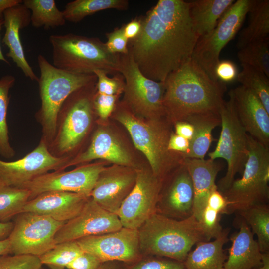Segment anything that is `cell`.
Returning <instances> with one entry per match:
<instances>
[{
  "mask_svg": "<svg viewBox=\"0 0 269 269\" xmlns=\"http://www.w3.org/2000/svg\"><path fill=\"white\" fill-rule=\"evenodd\" d=\"M97 159L119 165H128L131 163L130 155L118 141L109 132L100 129L94 133L87 148L67 162L64 170Z\"/></svg>",
  "mask_w": 269,
  "mask_h": 269,
  "instance_id": "cell-24",
  "label": "cell"
},
{
  "mask_svg": "<svg viewBox=\"0 0 269 269\" xmlns=\"http://www.w3.org/2000/svg\"><path fill=\"white\" fill-rule=\"evenodd\" d=\"M116 119L127 129L133 143L146 157L153 174L162 181L175 166L184 163L182 153L168 150L171 134L167 124L156 119L147 124L125 109H121Z\"/></svg>",
  "mask_w": 269,
  "mask_h": 269,
  "instance_id": "cell-7",
  "label": "cell"
},
{
  "mask_svg": "<svg viewBox=\"0 0 269 269\" xmlns=\"http://www.w3.org/2000/svg\"><path fill=\"white\" fill-rule=\"evenodd\" d=\"M106 35L107 41L105 43L110 53L118 54H126L128 53L129 41L124 35L122 26L116 28L113 31Z\"/></svg>",
  "mask_w": 269,
  "mask_h": 269,
  "instance_id": "cell-42",
  "label": "cell"
},
{
  "mask_svg": "<svg viewBox=\"0 0 269 269\" xmlns=\"http://www.w3.org/2000/svg\"><path fill=\"white\" fill-rule=\"evenodd\" d=\"M118 95H106L95 93L93 98L94 107L99 117L105 120L111 114L115 106Z\"/></svg>",
  "mask_w": 269,
  "mask_h": 269,
  "instance_id": "cell-43",
  "label": "cell"
},
{
  "mask_svg": "<svg viewBox=\"0 0 269 269\" xmlns=\"http://www.w3.org/2000/svg\"><path fill=\"white\" fill-rule=\"evenodd\" d=\"M53 65L77 74H93L97 70L107 74L120 73L121 54L110 53L97 37L73 33L53 34L49 37Z\"/></svg>",
  "mask_w": 269,
  "mask_h": 269,
  "instance_id": "cell-4",
  "label": "cell"
},
{
  "mask_svg": "<svg viewBox=\"0 0 269 269\" xmlns=\"http://www.w3.org/2000/svg\"><path fill=\"white\" fill-rule=\"evenodd\" d=\"M238 58L241 64L249 65L269 78V38L249 43L239 49Z\"/></svg>",
  "mask_w": 269,
  "mask_h": 269,
  "instance_id": "cell-37",
  "label": "cell"
},
{
  "mask_svg": "<svg viewBox=\"0 0 269 269\" xmlns=\"http://www.w3.org/2000/svg\"><path fill=\"white\" fill-rule=\"evenodd\" d=\"M228 93L232 96L238 118L247 133L269 148V113L261 101L242 85Z\"/></svg>",
  "mask_w": 269,
  "mask_h": 269,
  "instance_id": "cell-19",
  "label": "cell"
},
{
  "mask_svg": "<svg viewBox=\"0 0 269 269\" xmlns=\"http://www.w3.org/2000/svg\"><path fill=\"white\" fill-rule=\"evenodd\" d=\"M199 38L190 18L189 2L159 0L142 18L140 34L128 46L142 74L164 83L192 58Z\"/></svg>",
  "mask_w": 269,
  "mask_h": 269,
  "instance_id": "cell-1",
  "label": "cell"
},
{
  "mask_svg": "<svg viewBox=\"0 0 269 269\" xmlns=\"http://www.w3.org/2000/svg\"><path fill=\"white\" fill-rule=\"evenodd\" d=\"M123 264L124 269H186L183 262L154 255H142L135 262Z\"/></svg>",
  "mask_w": 269,
  "mask_h": 269,
  "instance_id": "cell-38",
  "label": "cell"
},
{
  "mask_svg": "<svg viewBox=\"0 0 269 269\" xmlns=\"http://www.w3.org/2000/svg\"><path fill=\"white\" fill-rule=\"evenodd\" d=\"M30 17V11L22 3L5 10L3 13L5 32L2 42L9 49L6 56L12 60L25 77L37 82L38 77L26 60L20 37V30L29 25Z\"/></svg>",
  "mask_w": 269,
  "mask_h": 269,
  "instance_id": "cell-22",
  "label": "cell"
},
{
  "mask_svg": "<svg viewBox=\"0 0 269 269\" xmlns=\"http://www.w3.org/2000/svg\"><path fill=\"white\" fill-rule=\"evenodd\" d=\"M83 251L76 240L56 244L51 249L38 257L42 265L50 269H65Z\"/></svg>",
  "mask_w": 269,
  "mask_h": 269,
  "instance_id": "cell-36",
  "label": "cell"
},
{
  "mask_svg": "<svg viewBox=\"0 0 269 269\" xmlns=\"http://www.w3.org/2000/svg\"><path fill=\"white\" fill-rule=\"evenodd\" d=\"M239 230L231 236V245L224 269H252L262 265V254L250 227L242 219Z\"/></svg>",
  "mask_w": 269,
  "mask_h": 269,
  "instance_id": "cell-25",
  "label": "cell"
},
{
  "mask_svg": "<svg viewBox=\"0 0 269 269\" xmlns=\"http://www.w3.org/2000/svg\"><path fill=\"white\" fill-rule=\"evenodd\" d=\"M127 0H75L67 3L62 11L66 21L77 23L87 16L109 9L126 10Z\"/></svg>",
  "mask_w": 269,
  "mask_h": 269,
  "instance_id": "cell-30",
  "label": "cell"
},
{
  "mask_svg": "<svg viewBox=\"0 0 269 269\" xmlns=\"http://www.w3.org/2000/svg\"><path fill=\"white\" fill-rule=\"evenodd\" d=\"M11 254V248L8 238L0 240V256Z\"/></svg>",
  "mask_w": 269,
  "mask_h": 269,
  "instance_id": "cell-53",
  "label": "cell"
},
{
  "mask_svg": "<svg viewBox=\"0 0 269 269\" xmlns=\"http://www.w3.org/2000/svg\"><path fill=\"white\" fill-rule=\"evenodd\" d=\"M176 134L181 136L189 141L193 136L194 129L193 126L186 121H179L175 123Z\"/></svg>",
  "mask_w": 269,
  "mask_h": 269,
  "instance_id": "cell-49",
  "label": "cell"
},
{
  "mask_svg": "<svg viewBox=\"0 0 269 269\" xmlns=\"http://www.w3.org/2000/svg\"><path fill=\"white\" fill-rule=\"evenodd\" d=\"M190 141L176 134L171 133L168 142V150L171 151L185 153L188 150Z\"/></svg>",
  "mask_w": 269,
  "mask_h": 269,
  "instance_id": "cell-47",
  "label": "cell"
},
{
  "mask_svg": "<svg viewBox=\"0 0 269 269\" xmlns=\"http://www.w3.org/2000/svg\"><path fill=\"white\" fill-rule=\"evenodd\" d=\"M3 25V19L0 20V61H3L4 63H6L7 64L10 65L9 61L6 59L3 53L2 52V49L0 46V32L2 29V27Z\"/></svg>",
  "mask_w": 269,
  "mask_h": 269,
  "instance_id": "cell-55",
  "label": "cell"
},
{
  "mask_svg": "<svg viewBox=\"0 0 269 269\" xmlns=\"http://www.w3.org/2000/svg\"><path fill=\"white\" fill-rule=\"evenodd\" d=\"M122 26L125 37L130 41L136 38L142 28V18H135Z\"/></svg>",
  "mask_w": 269,
  "mask_h": 269,
  "instance_id": "cell-48",
  "label": "cell"
},
{
  "mask_svg": "<svg viewBox=\"0 0 269 269\" xmlns=\"http://www.w3.org/2000/svg\"><path fill=\"white\" fill-rule=\"evenodd\" d=\"M194 190L189 173L184 163L162 181L156 212L176 220L193 214Z\"/></svg>",
  "mask_w": 269,
  "mask_h": 269,
  "instance_id": "cell-17",
  "label": "cell"
},
{
  "mask_svg": "<svg viewBox=\"0 0 269 269\" xmlns=\"http://www.w3.org/2000/svg\"><path fill=\"white\" fill-rule=\"evenodd\" d=\"M238 74L236 65L230 60H220L214 70L216 79L225 84L234 81Z\"/></svg>",
  "mask_w": 269,
  "mask_h": 269,
  "instance_id": "cell-44",
  "label": "cell"
},
{
  "mask_svg": "<svg viewBox=\"0 0 269 269\" xmlns=\"http://www.w3.org/2000/svg\"><path fill=\"white\" fill-rule=\"evenodd\" d=\"M136 170L106 169L99 175L90 197L100 206L117 215L134 187Z\"/></svg>",
  "mask_w": 269,
  "mask_h": 269,
  "instance_id": "cell-20",
  "label": "cell"
},
{
  "mask_svg": "<svg viewBox=\"0 0 269 269\" xmlns=\"http://www.w3.org/2000/svg\"><path fill=\"white\" fill-rule=\"evenodd\" d=\"M142 255L166 257L184 262L193 246L208 241L192 215L176 220L155 212L137 229Z\"/></svg>",
  "mask_w": 269,
  "mask_h": 269,
  "instance_id": "cell-3",
  "label": "cell"
},
{
  "mask_svg": "<svg viewBox=\"0 0 269 269\" xmlns=\"http://www.w3.org/2000/svg\"><path fill=\"white\" fill-rule=\"evenodd\" d=\"M248 141V158L241 178L222 193L228 203V214L269 204V148L249 135Z\"/></svg>",
  "mask_w": 269,
  "mask_h": 269,
  "instance_id": "cell-8",
  "label": "cell"
},
{
  "mask_svg": "<svg viewBox=\"0 0 269 269\" xmlns=\"http://www.w3.org/2000/svg\"><path fill=\"white\" fill-rule=\"evenodd\" d=\"M22 4L31 11V23L35 28L48 29L65 24L63 12L54 0H24Z\"/></svg>",
  "mask_w": 269,
  "mask_h": 269,
  "instance_id": "cell-31",
  "label": "cell"
},
{
  "mask_svg": "<svg viewBox=\"0 0 269 269\" xmlns=\"http://www.w3.org/2000/svg\"><path fill=\"white\" fill-rule=\"evenodd\" d=\"M122 227L116 214L103 209L90 197L81 212L57 232L55 242L58 244L113 232Z\"/></svg>",
  "mask_w": 269,
  "mask_h": 269,
  "instance_id": "cell-18",
  "label": "cell"
},
{
  "mask_svg": "<svg viewBox=\"0 0 269 269\" xmlns=\"http://www.w3.org/2000/svg\"><path fill=\"white\" fill-rule=\"evenodd\" d=\"M14 219L8 237L13 255L40 256L56 245L55 234L65 223L31 212H21Z\"/></svg>",
  "mask_w": 269,
  "mask_h": 269,
  "instance_id": "cell-11",
  "label": "cell"
},
{
  "mask_svg": "<svg viewBox=\"0 0 269 269\" xmlns=\"http://www.w3.org/2000/svg\"><path fill=\"white\" fill-rule=\"evenodd\" d=\"M70 159L54 156L40 140L37 146L22 158L10 162L0 159V183L19 187L49 171L64 170Z\"/></svg>",
  "mask_w": 269,
  "mask_h": 269,
  "instance_id": "cell-16",
  "label": "cell"
},
{
  "mask_svg": "<svg viewBox=\"0 0 269 269\" xmlns=\"http://www.w3.org/2000/svg\"><path fill=\"white\" fill-rule=\"evenodd\" d=\"M163 106L168 119L175 123L194 114L219 113L226 84L213 79L191 58L167 77Z\"/></svg>",
  "mask_w": 269,
  "mask_h": 269,
  "instance_id": "cell-2",
  "label": "cell"
},
{
  "mask_svg": "<svg viewBox=\"0 0 269 269\" xmlns=\"http://www.w3.org/2000/svg\"><path fill=\"white\" fill-rule=\"evenodd\" d=\"M238 213L258 238L257 243L261 253L269 252V204L254 205Z\"/></svg>",
  "mask_w": 269,
  "mask_h": 269,
  "instance_id": "cell-32",
  "label": "cell"
},
{
  "mask_svg": "<svg viewBox=\"0 0 269 269\" xmlns=\"http://www.w3.org/2000/svg\"><path fill=\"white\" fill-rule=\"evenodd\" d=\"M248 13V26L240 33L236 44L239 49L249 43L269 37V0H254Z\"/></svg>",
  "mask_w": 269,
  "mask_h": 269,
  "instance_id": "cell-29",
  "label": "cell"
},
{
  "mask_svg": "<svg viewBox=\"0 0 269 269\" xmlns=\"http://www.w3.org/2000/svg\"><path fill=\"white\" fill-rule=\"evenodd\" d=\"M184 164L189 173L194 190L193 215L199 222L207 199L213 189L217 187L215 180L222 165L215 160L185 158Z\"/></svg>",
  "mask_w": 269,
  "mask_h": 269,
  "instance_id": "cell-23",
  "label": "cell"
},
{
  "mask_svg": "<svg viewBox=\"0 0 269 269\" xmlns=\"http://www.w3.org/2000/svg\"><path fill=\"white\" fill-rule=\"evenodd\" d=\"M13 228V222H0V240L8 238Z\"/></svg>",
  "mask_w": 269,
  "mask_h": 269,
  "instance_id": "cell-51",
  "label": "cell"
},
{
  "mask_svg": "<svg viewBox=\"0 0 269 269\" xmlns=\"http://www.w3.org/2000/svg\"><path fill=\"white\" fill-rule=\"evenodd\" d=\"M38 257L30 255L5 254L0 256V269H41Z\"/></svg>",
  "mask_w": 269,
  "mask_h": 269,
  "instance_id": "cell-40",
  "label": "cell"
},
{
  "mask_svg": "<svg viewBox=\"0 0 269 269\" xmlns=\"http://www.w3.org/2000/svg\"><path fill=\"white\" fill-rule=\"evenodd\" d=\"M97 269H124V264L119 261H108L102 263Z\"/></svg>",
  "mask_w": 269,
  "mask_h": 269,
  "instance_id": "cell-52",
  "label": "cell"
},
{
  "mask_svg": "<svg viewBox=\"0 0 269 269\" xmlns=\"http://www.w3.org/2000/svg\"><path fill=\"white\" fill-rule=\"evenodd\" d=\"M241 65L242 69L238 74V81L259 99L269 113V78L249 65L244 64Z\"/></svg>",
  "mask_w": 269,
  "mask_h": 269,
  "instance_id": "cell-35",
  "label": "cell"
},
{
  "mask_svg": "<svg viewBox=\"0 0 269 269\" xmlns=\"http://www.w3.org/2000/svg\"><path fill=\"white\" fill-rule=\"evenodd\" d=\"M262 265L252 269H269V252L262 254Z\"/></svg>",
  "mask_w": 269,
  "mask_h": 269,
  "instance_id": "cell-54",
  "label": "cell"
},
{
  "mask_svg": "<svg viewBox=\"0 0 269 269\" xmlns=\"http://www.w3.org/2000/svg\"><path fill=\"white\" fill-rule=\"evenodd\" d=\"M254 0L235 1L208 34L199 38L192 58L214 80L215 68L222 49L240 29Z\"/></svg>",
  "mask_w": 269,
  "mask_h": 269,
  "instance_id": "cell-10",
  "label": "cell"
},
{
  "mask_svg": "<svg viewBox=\"0 0 269 269\" xmlns=\"http://www.w3.org/2000/svg\"><path fill=\"white\" fill-rule=\"evenodd\" d=\"M206 206L215 210L220 215L228 214V203L223 194L215 188L207 199Z\"/></svg>",
  "mask_w": 269,
  "mask_h": 269,
  "instance_id": "cell-46",
  "label": "cell"
},
{
  "mask_svg": "<svg viewBox=\"0 0 269 269\" xmlns=\"http://www.w3.org/2000/svg\"><path fill=\"white\" fill-rule=\"evenodd\" d=\"M135 182L117 215L124 227L137 229L156 212L162 181L151 170H136Z\"/></svg>",
  "mask_w": 269,
  "mask_h": 269,
  "instance_id": "cell-13",
  "label": "cell"
},
{
  "mask_svg": "<svg viewBox=\"0 0 269 269\" xmlns=\"http://www.w3.org/2000/svg\"><path fill=\"white\" fill-rule=\"evenodd\" d=\"M228 95V101H224L219 110V138L215 149L208 153L210 159L223 158L227 163L226 173L217 184L221 193L230 187L237 173L242 174L249 152V134L238 118L232 96L229 93Z\"/></svg>",
  "mask_w": 269,
  "mask_h": 269,
  "instance_id": "cell-9",
  "label": "cell"
},
{
  "mask_svg": "<svg viewBox=\"0 0 269 269\" xmlns=\"http://www.w3.org/2000/svg\"><path fill=\"white\" fill-rule=\"evenodd\" d=\"M89 198L74 192L46 191L29 200L22 212L47 216L66 223L81 212Z\"/></svg>",
  "mask_w": 269,
  "mask_h": 269,
  "instance_id": "cell-21",
  "label": "cell"
},
{
  "mask_svg": "<svg viewBox=\"0 0 269 269\" xmlns=\"http://www.w3.org/2000/svg\"><path fill=\"white\" fill-rule=\"evenodd\" d=\"M22 2L21 0H0V20L3 19V13L5 10Z\"/></svg>",
  "mask_w": 269,
  "mask_h": 269,
  "instance_id": "cell-50",
  "label": "cell"
},
{
  "mask_svg": "<svg viewBox=\"0 0 269 269\" xmlns=\"http://www.w3.org/2000/svg\"><path fill=\"white\" fill-rule=\"evenodd\" d=\"M30 197L27 189L0 183V222L11 221L21 213Z\"/></svg>",
  "mask_w": 269,
  "mask_h": 269,
  "instance_id": "cell-34",
  "label": "cell"
},
{
  "mask_svg": "<svg viewBox=\"0 0 269 269\" xmlns=\"http://www.w3.org/2000/svg\"><path fill=\"white\" fill-rule=\"evenodd\" d=\"M40 75L39 84L41 106L35 118L41 127V137L48 148L56 132L59 111L66 99L74 91L96 78L93 74H82L55 67L42 55L37 57Z\"/></svg>",
  "mask_w": 269,
  "mask_h": 269,
  "instance_id": "cell-6",
  "label": "cell"
},
{
  "mask_svg": "<svg viewBox=\"0 0 269 269\" xmlns=\"http://www.w3.org/2000/svg\"><path fill=\"white\" fill-rule=\"evenodd\" d=\"M221 215L207 206L203 210L199 222L208 241L217 238L222 233L223 229L220 223Z\"/></svg>",
  "mask_w": 269,
  "mask_h": 269,
  "instance_id": "cell-41",
  "label": "cell"
},
{
  "mask_svg": "<svg viewBox=\"0 0 269 269\" xmlns=\"http://www.w3.org/2000/svg\"><path fill=\"white\" fill-rule=\"evenodd\" d=\"M234 0H197L189 2V14L199 37L210 33Z\"/></svg>",
  "mask_w": 269,
  "mask_h": 269,
  "instance_id": "cell-28",
  "label": "cell"
},
{
  "mask_svg": "<svg viewBox=\"0 0 269 269\" xmlns=\"http://www.w3.org/2000/svg\"><path fill=\"white\" fill-rule=\"evenodd\" d=\"M76 241L83 251L94 255L102 263L119 261L131 263L142 256L137 229L122 227L113 232L87 236Z\"/></svg>",
  "mask_w": 269,
  "mask_h": 269,
  "instance_id": "cell-15",
  "label": "cell"
},
{
  "mask_svg": "<svg viewBox=\"0 0 269 269\" xmlns=\"http://www.w3.org/2000/svg\"><path fill=\"white\" fill-rule=\"evenodd\" d=\"M105 169L102 163L83 165L69 171L48 172L19 187L27 189L30 192L29 200L49 191L74 192L90 197L99 175Z\"/></svg>",
  "mask_w": 269,
  "mask_h": 269,
  "instance_id": "cell-14",
  "label": "cell"
},
{
  "mask_svg": "<svg viewBox=\"0 0 269 269\" xmlns=\"http://www.w3.org/2000/svg\"><path fill=\"white\" fill-rule=\"evenodd\" d=\"M97 77L72 92L62 105L57 115L56 132L48 147L50 153L58 158L73 157L88 134L93 120V98Z\"/></svg>",
  "mask_w": 269,
  "mask_h": 269,
  "instance_id": "cell-5",
  "label": "cell"
},
{
  "mask_svg": "<svg viewBox=\"0 0 269 269\" xmlns=\"http://www.w3.org/2000/svg\"><path fill=\"white\" fill-rule=\"evenodd\" d=\"M15 78L12 75H5L0 79V155L10 159L15 155L9 136L7 114L9 103V91L14 86Z\"/></svg>",
  "mask_w": 269,
  "mask_h": 269,
  "instance_id": "cell-33",
  "label": "cell"
},
{
  "mask_svg": "<svg viewBox=\"0 0 269 269\" xmlns=\"http://www.w3.org/2000/svg\"><path fill=\"white\" fill-rule=\"evenodd\" d=\"M102 262L94 255L83 251L66 267L68 269H97Z\"/></svg>",
  "mask_w": 269,
  "mask_h": 269,
  "instance_id": "cell-45",
  "label": "cell"
},
{
  "mask_svg": "<svg viewBox=\"0 0 269 269\" xmlns=\"http://www.w3.org/2000/svg\"><path fill=\"white\" fill-rule=\"evenodd\" d=\"M229 228H225L213 241L197 243L184 262L186 269H224L227 256L223 246L229 240Z\"/></svg>",
  "mask_w": 269,
  "mask_h": 269,
  "instance_id": "cell-26",
  "label": "cell"
},
{
  "mask_svg": "<svg viewBox=\"0 0 269 269\" xmlns=\"http://www.w3.org/2000/svg\"><path fill=\"white\" fill-rule=\"evenodd\" d=\"M93 73L97 77L96 90L99 94L106 95H119L125 89V82L121 73L109 77L104 71L95 70Z\"/></svg>",
  "mask_w": 269,
  "mask_h": 269,
  "instance_id": "cell-39",
  "label": "cell"
},
{
  "mask_svg": "<svg viewBox=\"0 0 269 269\" xmlns=\"http://www.w3.org/2000/svg\"><path fill=\"white\" fill-rule=\"evenodd\" d=\"M184 121L191 124L194 129L193 138L187 152L183 154L185 158L204 159L211 143L214 140L213 130L221 126L219 113H207L192 115Z\"/></svg>",
  "mask_w": 269,
  "mask_h": 269,
  "instance_id": "cell-27",
  "label": "cell"
},
{
  "mask_svg": "<svg viewBox=\"0 0 269 269\" xmlns=\"http://www.w3.org/2000/svg\"><path fill=\"white\" fill-rule=\"evenodd\" d=\"M121 54L120 72L125 80L126 98L136 111L155 119L165 114L163 106L165 83L142 74L134 61L130 48Z\"/></svg>",
  "mask_w": 269,
  "mask_h": 269,
  "instance_id": "cell-12",
  "label": "cell"
}]
</instances>
